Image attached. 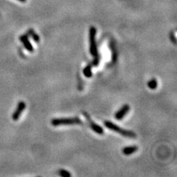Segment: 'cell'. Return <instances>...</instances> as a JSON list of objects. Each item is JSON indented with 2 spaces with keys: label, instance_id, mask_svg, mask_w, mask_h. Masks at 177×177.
<instances>
[{
  "label": "cell",
  "instance_id": "13",
  "mask_svg": "<svg viewBox=\"0 0 177 177\" xmlns=\"http://www.w3.org/2000/svg\"><path fill=\"white\" fill-rule=\"evenodd\" d=\"M170 40H171V42H172L174 44H176V37H175V35H174V33H170Z\"/></svg>",
  "mask_w": 177,
  "mask_h": 177
},
{
  "label": "cell",
  "instance_id": "8",
  "mask_svg": "<svg viewBox=\"0 0 177 177\" xmlns=\"http://www.w3.org/2000/svg\"><path fill=\"white\" fill-rule=\"evenodd\" d=\"M137 150H138V147L136 146V145H132V146H127V147L123 148L122 152L124 155L129 156L131 155L132 154H134Z\"/></svg>",
  "mask_w": 177,
  "mask_h": 177
},
{
  "label": "cell",
  "instance_id": "9",
  "mask_svg": "<svg viewBox=\"0 0 177 177\" xmlns=\"http://www.w3.org/2000/svg\"><path fill=\"white\" fill-rule=\"evenodd\" d=\"M84 75H85V77L87 78H90L92 76V66L91 65H87L85 68L84 69Z\"/></svg>",
  "mask_w": 177,
  "mask_h": 177
},
{
  "label": "cell",
  "instance_id": "5",
  "mask_svg": "<svg viewBox=\"0 0 177 177\" xmlns=\"http://www.w3.org/2000/svg\"><path fill=\"white\" fill-rule=\"evenodd\" d=\"M130 110V106L127 104L123 105L118 112L115 114V119L117 120H121L124 117L128 114V112Z\"/></svg>",
  "mask_w": 177,
  "mask_h": 177
},
{
  "label": "cell",
  "instance_id": "11",
  "mask_svg": "<svg viewBox=\"0 0 177 177\" xmlns=\"http://www.w3.org/2000/svg\"><path fill=\"white\" fill-rule=\"evenodd\" d=\"M148 86L149 88H150V89H152V90H154V89H156V88H157V86H158L157 80H156L155 78L151 79V80H149L148 83Z\"/></svg>",
  "mask_w": 177,
  "mask_h": 177
},
{
  "label": "cell",
  "instance_id": "10",
  "mask_svg": "<svg viewBox=\"0 0 177 177\" xmlns=\"http://www.w3.org/2000/svg\"><path fill=\"white\" fill-rule=\"evenodd\" d=\"M27 33H28V35H30V36L31 37V38H32L33 39L34 42H36V43L39 42V40H40V38H39V35H38V34L35 33L34 32L33 29H30V30H29L28 32H27Z\"/></svg>",
  "mask_w": 177,
  "mask_h": 177
},
{
  "label": "cell",
  "instance_id": "12",
  "mask_svg": "<svg viewBox=\"0 0 177 177\" xmlns=\"http://www.w3.org/2000/svg\"><path fill=\"white\" fill-rule=\"evenodd\" d=\"M59 174L62 177H70L71 174L67 170H64V169H61L59 171Z\"/></svg>",
  "mask_w": 177,
  "mask_h": 177
},
{
  "label": "cell",
  "instance_id": "2",
  "mask_svg": "<svg viewBox=\"0 0 177 177\" xmlns=\"http://www.w3.org/2000/svg\"><path fill=\"white\" fill-rule=\"evenodd\" d=\"M104 125L106 127L108 128L110 130L113 131H115L118 134H121L122 136L125 137H128V138H131V139H135L137 138V134L133 131H131L125 130V129H122V128L119 127L117 125H115L114 123H113L111 121H105L104 122Z\"/></svg>",
  "mask_w": 177,
  "mask_h": 177
},
{
  "label": "cell",
  "instance_id": "1",
  "mask_svg": "<svg viewBox=\"0 0 177 177\" xmlns=\"http://www.w3.org/2000/svg\"><path fill=\"white\" fill-rule=\"evenodd\" d=\"M96 33L97 30L95 27H91L89 30V42H90V53L93 56L94 60L92 65L97 67L100 63V56L97 52V43H96Z\"/></svg>",
  "mask_w": 177,
  "mask_h": 177
},
{
  "label": "cell",
  "instance_id": "6",
  "mask_svg": "<svg viewBox=\"0 0 177 177\" xmlns=\"http://www.w3.org/2000/svg\"><path fill=\"white\" fill-rule=\"evenodd\" d=\"M84 115L86 117V119L88 120V121H89L91 129H92V130L94 131L95 132V133H97V134H103V132H104L103 129L101 126H100V125H98L97 124H96L95 123L92 122V121L91 120L89 115H88V114H87L86 112H84Z\"/></svg>",
  "mask_w": 177,
  "mask_h": 177
},
{
  "label": "cell",
  "instance_id": "14",
  "mask_svg": "<svg viewBox=\"0 0 177 177\" xmlns=\"http://www.w3.org/2000/svg\"><path fill=\"white\" fill-rule=\"evenodd\" d=\"M18 1H19V2H26L27 0H18Z\"/></svg>",
  "mask_w": 177,
  "mask_h": 177
},
{
  "label": "cell",
  "instance_id": "3",
  "mask_svg": "<svg viewBox=\"0 0 177 177\" xmlns=\"http://www.w3.org/2000/svg\"><path fill=\"white\" fill-rule=\"evenodd\" d=\"M51 124L53 126L59 125H80L82 124V121L79 117H68V118H57L52 119Z\"/></svg>",
  "mask_w": 177,
  "mask_h": 177
},
{
  "label": "cell",
  "instance_id": "4",
  "mask_svg": "<svg viewBox=\"0 0 177 177\" xmlns=\"http://www.w3.org/2000/svg\"><path fill=\"white\" fill-rule=\"evenodd\" d=\"M25 108H26V104H25V102L21 101V102L18 103V105H17L16 109L14 113L13 114V115H12V118H13V120H14V121H17L18 119H19L22 112L25 111Z\"/></svg>",
  "mask_w": 177,
  "mask_h": 177
},
{
  "label": "cell",
  "instance_id": "7",
  "mask_svg": "<svg viewBox=\"0 0 177 177\" xmlns=\"http://www.w3.org/2000/svg\"><path fill=\"white\" fill-rule=\"evenodd\" d=\"M20 41L23 44L24 47H25V49L27 51H29V52H33V47L32 44L30 43V40L28 39V36L27 35H22L20 37Z\"/></svg>",
  "mask_w": 177,
  "mask_h": 177
}]
</instances>
